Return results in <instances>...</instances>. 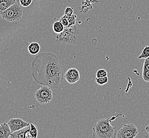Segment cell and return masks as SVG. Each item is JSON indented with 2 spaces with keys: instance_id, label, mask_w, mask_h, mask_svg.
I'll return each mask as SVG.
<instances>
[{
  "instance_id": "obj_10",
  "label": "cell",
  "mask_w": 149,
  "mask_h": 138,
  "mask_svg": "<svg viewBox=\"0 0 149 138\" xmlns=\"http://www.w3.org/2000/svg\"><path fill=\"white\" fill-rule=\"evenodd\" d=\"M77 18V15H73L71 16H68L64 15L61 17L59 21L62 23L65 28H68L75 25Z\"/></svg>"
},
{
  "instance_id": "obj_7",
  "label": "cell",
  "mask_w": 149,
  "mask_h": 138,
  "mask_svg": "<svg viewBox=\"0 0 149 138\" xmlns=\"http://www.w3.org/2000/svg\"><path fill=\"white\" fill-rule=\"evenodd\" d=\"M10 128L11 132H15L19 130L22 129L26 126L30 125V124L24 121L21 118H11L8 122Z\"/></svg>"
},
{
  "instance_id": "obj_6",
  "label": "cell",
  "mask_w": 149,
  "mask_h": 138,
  "mask_svg": "<svg viewBox=\"0 0 149 138\" xmlns=\"http://www.w3.org/2000/svg\"><path fill=\"white\" fill-rule=\"evenodd\" d=\"M139 132L137 127L133 123L125 124L117 132L115 138H134L137 136Z\"/></svg>"
},
{
  "instance_id": "obj_14",
  "label": "cell",
  "mask_w": 149,
  "mask_h": 138,
  "mask_svg": "<svg viewBox=\"0 0 149 138\" xmlns=\"http://www.w3.org/2000/svg\"><path fill=\"white\" fill-rule=\"evenodd\" d=\"M52 29L55 33L58 34L61 33L63 30H64L65 27L61 21H58L54 22L53 24Z\"/></svg>"
},
{
  "instance_id": "obj_18",
  "label": "cell",
  "mask_w": 149,
  "mask_h": 138,
  "mask_svg": "<svg viewBox=\"0 0 149 138\" xmlns=\"http://www.w3.org/2000/svg\"><path fill=\"white\" fill-rule=\"evenodd\" d=\"M108 72L106 70L104 69H100L96 73V78H100L107 76Z\"/></svg>"
},
{
  "instance_id": "obj_17",
  "label": "cell",
  "mask_w": 149,
  "mask_h": 138,
  "mask_svg": "<svg viewBox=\"0 0 149 138\" xmlns=\"http://www.w3.org/2000/svg\"><path fill=\"white\" fill-rule=\"evenodd\" d=\"M108 81V78L107 76L104 77H100V78H95L96 83L100 86L106 84L107 83Z\"/></svg>"
},
{
  "instance_id": "obj_1",
  "label": "cell",
  "mask_w": 149,
  "mask_h": 138,
  "mask_svg": "<svg viewBox=\"0 0 149 138\" xmlns=\"http://www.w3.org/2000/svg\"><path fill=\"white\" fill-rule=\"evenodd\" d=\"M30 73L37 84L56 89L61 86L64 77L59 59L51 53L37 55L32 61Z\"/></svg>"
},
{
  "instance_id": "obj_12",
  "label": "cell",
  "mask_w": 149,
  "mask_h": 138,
  "mask_svg": "<svg viewBox=\"0 0 149 138\" xmlns=\"http://www.w3.org/2000/svg\"><path fill=\"white\" fill-rule=\"evenodd\" d=\"M16 2V0H0V14Z\"/></svg>"
},
{
  "instance_id": "obj_21",
  "label": "cell",
  "mask_w": 149,
  "mask_h": 138,
  "mask_svg": "<svg viewBox=\"0 0 149 138\" xmlns=\"http://www.w3.org/2000/svg\"><path fill=\"white\" fill-rule=\"evenodd\" d=\"M146 132L149 135V124L146 128Z\"/></svg>"
},
{
  "instance_id": "obj_8",
  "label": "cell",
  "mask_w": 149,
  "mask_h": 138,
  "mask_svg": "<svg viewBox=\"0 0 149 138\" xmlns=\"http://www.w3.org/2000/svg\"><path fill=\"white\" fill-rule=\"evenodd\" d=\"M64 77L69 84H75L80 80V72L77 69L71 68L65 72Z\"/></svg>"
},
{
  "instance_id": "obj_2",
  "label": "cell",
  "mask_w": 149,
  "mask_h": 138,
  "mask_svg": "<svg viewBox=\"0 0 149 138\" xmlns=\"http://www.w3.org/2000/svg\"><path fill=\"white\" fill-rule=\"evenodd\" d=\"M122 115L118 114L117 116H113L110 118L102 119L99 120L94 124L93 127V138H115L117 131L116 126H113L110 122L115 120L118 116Z\"/></svg>"
},
{
  "instance_id": "obj_9",
  "label": "cell",
  "mask_w": 149,
  "mask_h": 138,
  "mask_svg": "<svg viewBox=\"0 0 149 138\" xmlns=\"http://www.w3.org/2000/svg\"><path fill=\"white\" fill-rule=\"evenodd\" d=\"M30 126H26L22 129L15 132H12L10 138H31L29 133Z\"/></svg>"
},
{
  "instance_id": "obj_4",
  "label": "cell",
  "mask_w": 149,
  "mask_h": 138,
  "mask_svg": "<svg viewBox=\"0 0 149 138\" xmlns=\"http://www.w3.org/2000/svg\"><path fill=\"white\" fill-rule=\"evenodd\" d=\"M23 9L20 4L15 3L0 14L1 17L9 22L19 21L22 17Z\"/></svg>"
},
{
  "instance_id": "obj_11",
  "label": "cell",
  "mask_w": 149,
  "mask_h": 138,
  "mask_svg": "<svg viewBox=\"0 0 149 138\" xmlns=\"http://www.w3.org/2000/svg\"><path fill=\"white\" fill-rule=\"evenodd\" d=\"M11 133L8 123H3L0 124V138H10Z\"/></svg>"
},
{
  "instance_id": "obj_13",
  "label": "cell",
  "mask_w": 149,
  "mask_h": 138,
  "mask_svg": "<svg viewBox=\"0 0 149 138\" xmlns=\"http://www.w3.org/2000/svg\"><path fill=\"white\" fill-rule=\"evenodd\" d=\"M28 51L31 55L38 54L40 51V46L38 43H31L28 46Z\"/></svg>"
},
{
  "instance_id": "obj_5",
  "label": "cell",
  "mask_w": 149,
  "mask_h": 138,
  "mask_svg": "<svg viewBox=\"0 0 149 138\" xmlns=\"http://www.w3.org/2000/svg\"><path fill=\"white\" fill-rule=\"evenodd\" d=\"M35 97L38 102L41 104H45L52 101L53 98V91L51 88L47 86H42L37 90Z\"/></svg>"
},
{
  "instance_id": "obj_19",
  "label": "cell",
  "mask_w": 149,
  "mask_h": 138,
  "mask_svg": "<svg viewBox=\"0 0 149 138\" xmlns=\"http://www.w3.org/2000/svg\"><path fill=\"white\" fill-rule=\"evenodd\" d=\"M20 4L24 7H28L31 5L33 0H19Z\"/></svg>"
},
{
  "instance_id": "obj_20",
  "label": "cell",
  "mask_w": 149,
  "mask_h": 138,
  "mask_svg": "<svg viewBox=\"0 0 149 138\" xmlns=\"http://www.w3.org/2000/svg\"><path fill=\"white\" fill-rule=\"evenodd\" d=\"M64 15L68 16H71L74 15V10L71 7H67L65 10Z\"/></svg>"
},
{
  "instance_id": "obj_15",
  "label": "cell",
  "mask_w": 149,
  "mask_h": 138,
  "mask_svg": "<svg viewBox=\"0 0 149 138\" xmlns=\"http://www.w3.org/2000/svg\"><path fill=\"white\" fill-rule=\"evenodd\" d=\"M30 129L29 130L30 135L31 138H37L38 135V130L35 124L31 123L30 124Z\"/></svg>"
},
{
  "instance_id": "obj_3",
  "label": "cell",
  "mask_w": 149,
  "mask_h": 138,
  "mask_svg": "<svg viewBox=\"0 0 149 138\" xmlns=\"http://www.w3.org/2000/svg\"><path fill=\"white\" fill-rule=\"evenodd\" d=\"M80 30L75 25L68 28H65L61 33L57 34L56 41L63 44L75 45L78 42V36Z\"/></svg>"
},
{
  "instance_id": "obj_16",
  "label": "cell",
  "mask_w": 149,
  "mask_h": 138,
  "mask_svg": "<svg viewBox=\"0 0 149 138\" xmlns=\"http://www.w3.org/2000/svg\"><path fill=\"white\" fill-rule=\"evenodd\" d=\"M148 57H149V46H146L143 48V51L138 56V59H146Z\"/></svg>"
}]
</instances>
